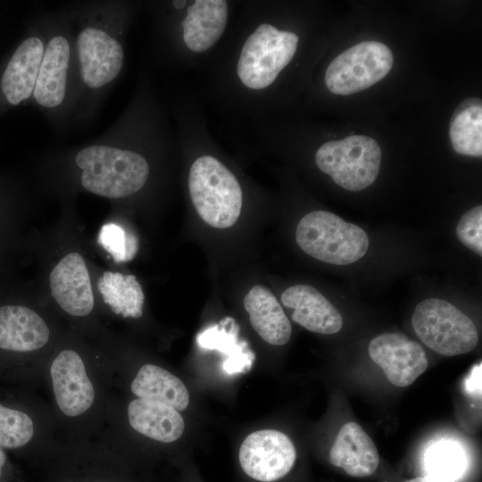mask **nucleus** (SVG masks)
Instances as JSON below:
<instances>
[{
  "label": "nucleus",
  "instance_id": "obj_23",
  "mask_svg": "<svg viewBox=\"0 0 482 482\" xmlns=\"http://www.w3.org/2000/svg\"><path fill=\"white\" fill-rule=\"evenodd\" d=\"M98 242L116 262L130 261L137 250V239L123 228L113 223L102 227Z\"/></svg>",
  "mask_w": 482,
  "mask_h": 482
},
{
  "label": "nucleus",
  "instance_id": "obj_9",
  "mask_svg": "<svg viewBox=\"0 0 482 482\" xmlns=\"http://www.w3.org/2000/svg\"><path fill=\"white\" fill-rule=\"evenodd\" d=\"M393 62L387 46L378 41L361 42L331 61L325 71L326 87L340 96L360 92L384 79Z\"/></svg>",
  "mask_w": 482,
  "mask_h": 482
},
{
  "label": "nucleus",
  "instance_id": "obj_8",
  "mask_svg": "<svg viewBox=\"0 0 482 482\" xmlns=\"http://www.w3.org/2000/svg\"><path fill=\"white\" fill-rule=\"evenodd\" d=\"M411 323L423 344L445 356L469 353L478 341L473 321L443 299L429 298L418 303L412 313Z\"/></svg>",
  "mask_w": 482,
  "mask_h": 482
},
{
  "label": "nucleus",
  "instance_id": "obj_24",
  "mask_svg": "<svg viewBox=\"0 0 482 482\" xmlns=\"http://www.w3.org/2000/svg\"><path fill=\"white\" fill-rule=\"evenodd\" d=\"M224 323L220 328V325L215 326L200 334L197 337L198 344L204 348L217 349L226 353L229 356L243 353V347L237 344V327L234 323L230 330L228 331L226 329L227 320Z\"/></svg>",
  "mask_w": 482,
  "mask_h": 482
},
{
  "label": "nucleus",
  "instance_id": "obj_11",
  "mask_svg": "<svg viewBox=\"0 0 482 482\" xmlns=\"http://www.w3.org/2000/svg\"><path fill=\"white\" fill-rule=\"evenodd\" d=\"M369 354L389 382L400 387L411 385L428 365L421 345L400 333H384L371 339Z\"/></svg>",
  "mask_w": 482,
  "mask_h": 482
},
{
  "label": "nucleus",
  "instance_id": "obj_28",
  "mask_svg": "<svg viewBox=\"0 0 482 482\" xmlns=\"http://www.w3.org/2000/svg\"><path fill=\"white\" fill-rule=\"evenodd\" d=\"M405 482H445L436 477H434L429 474H426L424 476L417 477L409 480H406Z\"/></svg>",
  "mask_w": 482,
  "mask_h": 482
},
{
  "label": "nucleus",
  "instance_id": "obj_20",
  "mask_svg": "<svg viewBox=\"0 0 482 482\" xmlns=\"http://www.w3.org/2000/svg\"><path fill=\"white\" fill-rule=\"evenodd\" d=\"M98 291L113 313L123 318H140L145 295L133 275L105 271L98 280Z\"/></svg>",
  "mask_w": 482,
  "mask_h": 482
},
{
  "label": "nucleus",
  "instance_id": "obj_22",
  "mask_svg": "<svg viewBox=\"0 0 482 482\" xmlns=\"http://www.w3.org/2000/svg\"><path fill=\"white\" fill-rule=\"evenodd\" d=\"M424 464L427 474L445 482H454L465 470L466 458L463 449L457 443L441 440L428 448Z\"/></svg>",
  "mask_w": 482,
  "mask_h": 482
},
{
  "label": "nucleus",
  "instance_id": "obj_18",
  "mask_svg": "<svg viewBox=\"0 0 482 482\" xmlns=\"http://www.w3.org/2000/svg\"><path fill=\"white\" fill-rule=\"evenodd\" d=\"M128 418L137 432L162 443L178 440L185 428L184 420L177 410L150 400L131 401L128 406Z\"/></svg>",
  "mask_w": 482,
  "mask_h": 482
},
{
  "label": "nucleus",
  "instance_id": "obj_17",
  "mask_svg": "<svg viewBox=\"0 0 482 482\" xmlns=\"http://www.w3.org/2000/svg\"><path fill=\"white\" fill-rule=\"evenodd\" d=\"M253 329L267 343L286 345L292 333L290 321L275 295L267 287L255 285L244 298Z\"/></svg>",
  "mask_w": 482,
  "mask_h": 482
},
{
  "label": "nucleus",
  "instance_id": "obj_6",
  "mask_svg": "<svg viewBox=\"0 0 482 482\" xmlns=\"http://www.w3.org/2000/svg\"><path fill=\"white\" fill-rule=\"evenodd\" d=\"M295 239L307 254L335 265L357 262L369 248L368 236L362 228L327 211L304 215L297 225Z\"/></svg>",
  "mask_w": 482,
  "mask_h": 482
},
{
  "label": "nucleus",
  "instance_id": "obj_1",
  "mask_svg": "<svg viewBox=\"0 0 482 482\" xmlns=\"http://www.w3.org/2000/svg\"><path fill=\"white\" fill-rule=\"evenodd\" d=\"M179 147L168 106L156 95L144 69L125 108L100 136L60 151L53 161L70 170L73 184L98 196L123 199L149 184L155 159Z\"/></svg>",
  "mask_w": 482,
  "mask_h": 482
},
{
  "label": "nucleus",
  "instance_id": "obj_7",
  "mask_svg": "<svg viewBox=\"0 0 482 482\" xmlns=\"http://www.w3.org/2000/svg\"><path fill=\"white\" fill-rule=\"evenodd\" d=\"M314 161L320 171L331 177L341 187L360 191L377 179L381 162V150L370 137L353 135L320 145Z\"/></svg>",
  "mask_w": 482,
  "mask_h": 482
},
{
  "label": "nucleus",
  "instance_id": "obj_10",
  "mask_svg": "<svg viewBox=\"0 0 482 482\" xmlns=\"http://www.w3.org/2000/svg\"><path fill=\"white\" fill-rule=\"evenodd\" d=\"M295 458L291 439L275 429H262L248 435L239 449L243 470L262 482H272L286 476L293 468Z\"/></svg>",
  "mask_w": 482,
  "mask_h": 482
},
{
  "label": "nucleus",
  "instance_id": "obj_26",
  "mask_svg": "<svg viewBox=\"0 0 482 482\" xmlns=\"http://www.w3.org/2000/svg\"><path fill=\"white\" fill-rule=\"evenodd\" d=\"M481 362L474 365L464 380L465 392L475 398L481 397Z\"/></svg>",
  "mask_w": 482,
  "mask_h": 482
},
{
  "label": "nucleus",
  "instance_id": "obj_27",
  "mask_svg": "<svg viewBox=\"0 0 482 482\" xmlns=\"http://www.w3.org/2000/svg\"><path fill=\"white\" fill-rule=\"evenodd\" d=\"M253 356V353L249 354V353L245 352L229 356L224 362L223 368L229 373L241 371L245 367H248V364H251Z\"/></svg>",
  "mask_w": 482,
  "mask_h": 482
},
{
  "label": "nucleus",
  "instance_id": "obj_13",
  "mask_svg": "<svg viewBox=\"0 0 482 482\" xmlns=\"http://www.w3.org/2000/svg\"><path fill=\"white\" fill-rule=\"evenodd\" d=\"M51 378L56 403L67 416L87 411L95 400V388L81 357L73 350L62 351L51 365Z\"/></svg>",
  "mask_w": 482,
  "mask_h": 482
},
{
  "label": "nucleus",
  "instance_id": "obj_21",
  "mask_svg": "<svg viewBox=\"0 0 482 482\" xmlns=\"http://www.w3.org/2000/svg\"><path fill=\"white\" fill-rule=\"evenodd\" d=\"M453 149L460 154L482 155V104L478 98H468L454 112L449 129Z\"/></svg>",
  "mask_w": 482,
  "mask_h": 482
},
{
  "label": "nucleus",
  "instance_id": "obj_14",
  "mask_svg": "<svg viewBox=\"0 0 482 482\" xmlns=\"http://www.w3.org/2000/svg\"><path fill=\"white\" fill-rule=\"evenodd\" d=\"M280 299L283 305L292 312V320L309 331L330 335L342 328L340 312L312 286H292L284 290Z\"/></svg>",
  "mask_w": 482,
  "mask_h": 482
},
{
  "label": "nucleus",
  "instance_id": "obj_29",
  "mask_svg": "<svg viewBox=\"0 0 482 482\" xmlns=\"http://www.w3.org/2000/svg\"><path fill=\"white\" fill-rule=\"evenodd\" d=\"M7 457L4 448L0 445V479L3 475L4 468L6 464Z\"/></svg>",
  "mask_w": 482,
  "mask_h": 482
},
{
  "label": "nucleus",
  "instance_id": "obj_25",
  "mask_svg": "<svg viewBox=\"0 0 482 482\" xmlns=\"http://www.w3.org/2000/svg\"><path fill=\"white\" fill-rule=\"evenodd\" d=\"M459 240L479 256L482 255V206L466 212L456 227Z\"/></svg>",
  "mask_w": 482,
  "mask_h": 482
},
{
  "label": "nucleus",
  "instance_id": "obj_5",
  "mask_svg": "<svg viewBox=\"0 0 482 482\" xmlns=\"http://www.w3.org/2000/svg\"><path fill=\"white\" fill-rule=\"evenodd\" d=\"M75 102L74 36L66 5L51 12L44 55L29 104L51 127L62 131L71 127Z\"/></svg>",
  "mask_w": 482,
  "mask_h": 482
},
{
  "label": "nucleus",
  "instance_id": "obj_15",
  "mask_svg": "<svg viewBox=\"0 0 482 482\" xmlns=\"http://www.w3.org/2000/svg\"><path fill=\"white\" fill-rule=\"evenodd\" d=\"M49 335L45 320L30 308L17 304L0 306V351H36L47 343Z\"/></svg>",
  "mask_w": 482,
  "mask_h": 482
},
{
  "label": "nucleus",
  "instance_id": "obj_19",
  "mask_svg": "<svg viewBox=\"0 0 482 482\" xmlns=\"http://www.w3.org/2000/svg\"><path fill=\"white\" fill-rule=\"evenodd\" d=\"M131 391L140 399L158 402L178 411H184L189 404V393L184 383L154 364L140 368L131 383Z\"/></svg>",
  "mask_w": 482,
  "mask_h": 482
},
{
  "label": "nucleus",
  "instance_id": "obj_3",
  "mask_svg": "<svg viewBox=\"0 0 482 482\" xmlns=\"http://www.w3.org/2000/svg\"><path fill=\"white\" fill-rule=\"evenodd\" d=\"M73 29L75 102L71 127H88L120 78L128 35L143 1L86 0L66 4Z\"/></svg>",
  "mask_w": 482,
  "mask_h": 482
},
{
  "label": "nucleus",
  "instance_id": "obj_16",
  "mask_svg": "<svg viewBox=\"0 0 482 482\" xmlns=\"http://www.w3.org/2000/svg\"><path fill=\"white\" fill-rule=\"evenodd\" d=\"M329 461L348 475L363 478L377 470L379 455L369 435L359 424L350 421L340 428L329 451Z\"/></svg>",
  "mask_w": 482,
  "mask_h": 482
},
{
  "label": "nucleus",
  "instance_id": "obj_2",
  "mask_svg": "<svg viewBox=\"0 0 482 482\" xmlns=\"http://www.w3.org/2000/svg\"><path fill=\"white\" fill-rule=\"evenodd\" d=\"M206 63L205 96L233 120L266 116L281 77L295 60L300 36L281 25L272 2L246 0Z\"/></svg>",
  "mask_w": 482,
  "mask_h": 482
},
{
  "label": "nucleus",
  "instance_id": "obj_4",
  "mask_svg": "<svg viewBox=\"0 0 482 482\" xmlns=\"http://www.w3.org/2000/svg\"><path fill=\"white\" fill-rule=\"evenodd\" d=\"M235 5L229 0L145 1L152 62L173 71L206 65L229 29Z\"/></svg>",
  "mask_w": 482,
  "mask_h": 482
},
{
  "label": "nucleus",
  "instance_id": "obj_12",
  "mask_svg": "<svg viewBox=\"0 0 482 482\" xmlns=\"http://www.w3.org/2000/svg\"><path fill=\"white\" fill-rule=\"evenodd\" d=\"M52 296L68 314L83 317L95 304L89 272L84 258L77 252L64 255L49 276Z\"/></svg>",
  "mask_w": 482,
  "mask_h": 482
}]
</instances>
